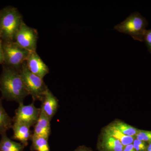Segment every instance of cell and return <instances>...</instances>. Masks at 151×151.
Here are the masks:
<instances>
[{"label":"cell","instance_id":"obj_5","mask_svg":"<svg viewBox=\"0 0 151 151\" xmlns=\"http://www.w3.org/2000/svg\"><path fill=\"white\" fill-rule=\"evenodd\" d=\"M20 74L26 89L32 97L33 101L42 102L49 89L43 79L32 73L27 68L26 62L23 65Z\"/></svg>","mask_w":151,"mask_h":151},{"label":"cell","instance_id":"obj_3","mask_svg":"<svg viewBox=\"0 0 151 151\" xmlns=\"http://www.w3.org/2000/svg\"><path fill=\"white\" fill-rule=\"evenodd\" d=\"M148 24V22L145 18L138 12H134L124 21L115 26L114 29L119 32L130 35L134 40L143 42Z\"/></svg>","mask_w":151,"mask_h":151},{"label":"cell","instance_id":"obj_17","mask_svg":"<svg viewBox=\"0 0 151 151\" xmlns=\"http://www.w3.org/2000/svg\"><path fill=\"white\" fill-rule=\"evenodd\" d=\"M49 139L41 137L33 136L32 139V145L30 147L31 151H50L48 143Z\"/></svg>","mask_w":151,"mask_h":151},{"label":"cell","instance_id":"obj_15","mask_svg":"<svg viewBox=\"0 0 151 151\" xmlns=\"http://www.w3.org/2000/svg\"><path fill=\"white\" fill-rule=\"evenodd\" d=\"M2 99L0 97V134L6 133L12 129L13 121V119L6 112L2 104Z\"/></svg>","mask_w":151,"mask_h":151},{"label":"cell","instance_id":"obj_9","mask_svg":"<svg viewBox=\"0 0 151 151\" xmlns=\"http://www.w3.org/2000/svg\"><path fill=\"white\" fill-rule=\"evenodd\" d=\"M41 103V111L51 121L58 110L59 107L58 99L48 89Z\"/></svg>","mask_w":151,"mask_h":151},{"label":"cell","instance_id":"obj_24","mask_svg":"<svg viewBox=\"0 0 151 151\" xmlns=\"http://www.w3.org/2000/svg\"><path fill=\"white\" fill-rule=\"evenodd\" d=\"M147 151H151V143L149 144V145L147 146Z\"/></svg>","mask_w":151,"mask_h":151},{"label":"cell","instance_id":"obj_11","mask_svg":"<svg viewBox=\"0 0 151 151\" xmlns=\"http://www.w3.org/2000/svg\"><path fill=\"white\" fill-rule=\"evenodd\" d=\"M30 128L25 124L13 123L12 129L14 134L12 139L18 141L25 147H27L29 141L31 140L33 135V132Z\"/></svg>","mask_w":151,"mask_h":151},{"label":"cell","instance_id":"obj_21","mask_svg":"<svg viewBox=\"0 0 151 151\" xmlns=\"http://www.w3.org/2000/svg\"><path fill=\"white\" fill-rule=\"evenodd\" d=\"M73 151H92L90 148L87 147L85 146H80Z\"/></svg>","mask_w":151,"mask_h":151},{"label":"cell","instance_id":"obj_23","mask_svg":"<svg viewBox=\"0 0 151 151\" xmlns=\"http://www.w3.org/2000/svg\"><path fill=\"white\" fill-rule=\"evenodd\" d=\"M123 151H137L134 148L133 144L124 147Z\"/></svg>","mask_w":151,"mask_h":151},{"label":"cell","instance_id":"obj_16","mask_svg":"<svg viewBox=\"0 0 151 151\" xmlns=\"http://www.w3.org/2000/svg\"><path fill=\"white\" fill-rule=\"evenodd\" d=\"M109 124L122 134L130 137H135L139 130L137 128L119 120H115Z\"/></svg>","mask_w":151,"mask_h":151},{"label":"cell","instance_id":"obj_20","mask_svg":"<svg viewBox=\"0 0 151 151\" xmlns=\"http://www.w3.org/2000/svg\"><path fill=\"white\" fill-rule=\"evenodd\" d=\"M143 42L145 43L149 52L151 53V29L146 30Z\"/></svg>","mask_w":151,"mask_h":151},{"label":"cell","instance_id":"obj_4","mask_svg":"<svg viewBox=\"0 0 151 151\" xmlns=\"http://www.w3.org/2000/svg\"><path fill=\"white\" fill-rule=\"evenodd\" d=\"M2 49L4 65L20 72L30 52L14 41H2Z\"/></svg>","mask_w":151,"mask_h":151},{"label":"cell","instance_id":"obj_19","mask_svg":"<svg viewBox=\"0 0 151 151\" xmlns=\"http://www.w3.org/2000/svg\"><path fill=\"white\" fill-rule=\"evenodd\" d=\"M134 148L137 151H147V146L145 142L135 139L133 143Z\"/></svg>","mask_w":151,"mask_h":151},{"label":"cell","instance_id":"obj_13","mask_svg":"<svg viewBox=\"0 0 151 151\" xmlns=\"http://www.w3.org/2000/svg\"><path fill=\"white\" fill-rule=\"evenodd\" d=\"M102 132L120 141L124 147L133 144L135 139L134 137H130L124 134L110 124L104 127Z\"/></svg>","mask_w":151,"mask_h":151},{"label":"cell","instance_id":"obj_12","mask_svg":"<svg viewBox=\"0 0 151 151\" xmlns=\"http://www.w3.org/2000/svg\"><path fill=\"white\" fill-rule=\"evenodd\" d=\"M51 121L41 111L39 118L34 126L33 136L41 137L49 139L51 134Z\"/></svg>","mask_w":151,"mask_h":151},{"label":"cell","instance_id":"obj_10","mask_svg":"<svg viewBox=\"0 0 151 151\" xmlns=\"http://www.w3.org/2000/svg\"><path fill=\"white\" fill-rule=\"evenodd\" d=\"M124 148L120 141L101 132L97 144L99 151H123Z\"/></svg>","mask_w":151,"mask_h":151},{"label":"cell","instance_id":"obj_1","mask_svg":"<svg viewBox=\"0 0 151 151\" xmlns=\"http://www.w3.org/2000/svg\"><path fill=\"white\" fill-rule=\"evenodd\" d=\"M0 91L2 100L24 103L29 95L25 87L20 72L4 65L0 75Z\"/></svg>","mask_w":151,"mask_h":151},{"label":"cell","instance_id":"obj_25","mask_svg":"<svg viewBox=\"0 0 151 151\" xmlns=\"http://www.w3.org/2000/svg\"><path fill=\"white\" fill-rule=\"evenodd\" d=\"M1 36V32H0V42L2 41Z\"/></svg>","mask_w":151,"mask_h":151},{"label":"cell","instance_id":"obj_14","mask_svg":"<svg viewBox=\"0 0 151 151\" xmlns=\"http://www.w3.org/2000/svg\"><path fill=\"white\" fill-rule=\"evenodd\" d=\"M0 151H24L25 147L21 143L12 140L6 133L1 135Z\"/></svg>","mask_w":151,"mask_h":151},{"label":"cell","instance_id":"obj_6","mask_svg":"<svg viewBox=\"0 0 151 151\" xmlns=\"http://www.w3.org/2000/svg\"><path fill=\"white\" fill-rule=\"evenodd\" d=\"M40 111V108L36 107L34 102L28 105L20 103L12 119L13 123L25 124L30 128L34 127L39 118Z\"/></svg>","mask_w":151,"mask_h":151},{"label":"cell","instance_id":"obj_7","mask_svg":"<svg viewBox=\"0 0 151 151\" xmlns=\"http://www.w3.org/2000/svg\"><path fill=\"white\" fill-rule=\"evenodd\" d=\"M38 35L37 30L22 23L15 37L14 41L19 46L30 52L36 51Z\"/></svg>","mask_w":151,"mask_h":151},{"label":"cell","instance_id":"obj_8","mask_svg":"<svg viewBox=\"0 0 151 151\" xmlns=\"http://www.w3.org/2000/svg\"><path fill=\"white\" fill-rule=\"evenodd\" d=\"M25 62L27 68L32 73L42 79L49 72L48 67L36 51L30 52Z\"/></svg>","mask_w":151,"mask_h":151},{"label":"cell","instance_id":"obj_22","mask_svg":"<svg viewBox=\"0 0 151 151\" xmlns=\"http://www.w3.org/2000/svg\"><path fill=\"white\" fill-rule=\"evenodd\" d=\"M4 57L2 49V41L0 42V64H4Z\"/></svg>","mask_w":151,"mask_h":151},{"label":"cell","instance_id":"obj_18","mask_svg":"<svg viewBox=\"0 0 151 151\" xmlns=\"http://www.w3.org/2000/svg\"><path fill=\"white\" fill-rule=\"evenodd\" d=\"M137 139L151 143V131L139 130L135 137Z\"/></svg>","mask_w":151,"mask_h":151},{"label":"cell","instance_id":"obj_2","mask_svg":"<svg viewBox=\"0 0 151 151\" xmlns=\"http://www.w3.org/2000/svg\"><path fill=\"white\" fill-rule=\"evenodd\" d=\"M23 22L21 14L16 8L8 6L0 10V32L2 41H14Z\"/></svg>","mask_w":151,"mask_h":151}]
</instances>
